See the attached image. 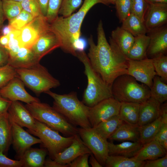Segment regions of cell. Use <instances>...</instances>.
<instances>
[{
    "label": "cell",
    "mask_w": 167,
    "mask_h": 167,
    "mask_svg": "<svg viewBox=\"0 0 167 167\" xmlns=\"http://www.w3.org/2000/svg\"><path fill=\"white\" fill-rule=\"evenodd\" d=\"M97 35L96 45L92 36L88 38L89 48L87 55L92 68L111 87L117 78L127 74V59L111 47L106 39L101 20L98 24Z\"/></svg>",
    "instance_id": "6da1fadb"
},
{
    "label": "cell",
    "mask_w": 167,
    "mask_h": 167,
    "mask_svg": "<svg viewBox=\"0 0 167 167\" xmlns=\"http://www.w3.org/2000/svg\"><path fill=\"white\" fill-rule=\"evenodd\" d=\"M99 3L102 4L101 0H84L76 13L66 17L58 16L50 24L51 29L59 40L60 47L64 52L76 57L83 21L89 10Z\"/></svg>",
    "instance_id": "7a4b0ae2"
},
{
    "label": "cell",
    "mask_w": 167,
    "mask_h": 167,
    "mask_svg": "<svg viewBox=\"0 0 167 167\" xmlns=\"http://www.w3.org/2000/svg\"><path fill=\"white\" fill-rule=\"evenodd\" d=\"M45 93L53 99L52 107L70 123L83 128L92 127L88 118L90 107L78 99L76 92L61 95L49 90Z\"/></svg>",
    "instance_id": "3957f363"
},
{
    "label": "cell",
    "mask_w": 167,
    "mask_h": 167,
    "mask_svg": "<svg viewBox=\"0 0 167 167\" xmlns=\"http://www.w3.org/2000/svg\"><path fill=\"white\" fill-rule=\"evenodd\" d=\"M76 57L84 66V72L88 80L87 86L83 96V103L92 107L104 99L113 97L111 87L92 68L84 51H77Z\"/></svg>",
    "instance_id": "277c9868"
},
{
    "label": "cell",
    "mask_w": 167,
    "mask_h": 167,
    "mask_svg": "<svg viewBox=\"0 0 167 167\" xmlns=\"http://www.w3.org/2000/svg\"><path fill=\"white\" fill-rule=\"evenodd\" d=\"M25 106L35 119L61 133L64 136L78 134V128L70 123L49 104L40 101L26 104Z\"/></svg>",
    "instance_id": "5b68a950"
},
{
    "label": "cell",
    "mask_w": 167,
    "mask_h": 167,
    "mask_svg": "<svg viewBox=\"0 0 167 167\" xmlns=\"http://www.w3.org/2000/svg\"><path fill=\"white\" fill-rule=\"evenodd\" d=\"M113 97L120 102L141 103L150 97V88L139 84L127 74L121 75L114 80L111 87Z\"/></svg>",
    "instance_id": "8992f818"
},
{
    "label": "cell",
    "mask_w": 167,
    "mask_h": 167,
    "mask_svg": "<svg viewBox=\"0 0 167 167\" xmlns=\"http://www.w3.org/2000/svg\"><path fill=\"white\" fill-rule=\"evenodd\" d=\"M16 76L35 94L39 95L60 85L46 68L40 63L28 68L15 69Z\"/></svg>",
    "instance_id": "52a82bcc"
},
{
    "label": "cell",
    "mask_w": 167,
    "mask_h": 167,
    "mask_svg": "<svg viewBox=\"0 0 167 167\" xmlns=\"http://www.w3.org/2000/svg\"><path fill=\"white\" fill-rule=\"evenodd\" d=\"M26 131L40 139L41 141V147L47 150L49 158L53 160L72 143L74 138V135L62 136L59 132L36 120L35 129L32 131L27 129Z\"/></svg>",
    "instance_id": "ba28073f"
},
{
    "label": "cell",
    "mask_w": 167,
    "mask_h": 167,
    "mask_svg": "<svg viewBox=\"0 0 167 167\" xmlns=\"http://www.w3.org/2000/svg\"><path fill=\"white\" fill-rule=\"evenodd\" d=\"M78 134L100 163L105 166L109 156L108 142L92 127L78 128Z\"/></svg>",
    "instance_id": "9c48e42d"
},
{
    "label": "cell",
    "mask_w": 167,
    "mask_h": 167,
    "mask_svg": "<svg viewBox=\"0 0 167 167\" xmlns=\"http://www.w3.org/2000/svg\"><path fill=\"white\" fill-rule=\"evenodd\" d=\"M50 28L45 17L41 15L34 18L19 30V40L21 47L31 49L40 36Z\"/></svg>",
    "instance_id": "30bf717a"
},
{
    "label": "cell",
    "mask_w": 167,
    "mask_h": 167,
    "mask_svg": "<svg viewBox=\"0 0 167 167\" xmlns=\"http://www.w3.org/2000/svg\"><path fill=\"white\" fill-rule=\"evenodd\" d=\"M127 74L134 77L150 88L156 75L152 59L146 58L140 60L127 59Z\"/></svg>",
    "instance_id": "8fae6325"
},
{
    "label": "cell",
    "mask_w": 167,
    "mask_h": 167,
    "mask_svg": "<svg viewBox=\"0 0 167 167\" xmlns=\"http://www.w3.org/2000/svg\"><path fill=\"white\" fill-rule=\"evenodd\" d=\"M121 102L113 97L104 99L90 107L88 118L92 127L112 116L118 115Z\"/></svg>",
    "instance_id": "7c38bea8"
},
{
    "label": "cell",
    "mask_w": 167,
    "mask_h": 167,
    "mask_svg": "<svg viewBox=\"0 0 167 167\" xmlns=\"http://www.w3.org/2000/svg\"><path fill=\"white\" fill-rule=\"evenodd\" d=\"M10 121L12 127V144L16 152V158L19 160L26 151L32 145L38 143L41 144V141L40 139L32 135L22 127Z\"/></svg>",
    "instance_id": "4fadbf2b"
},
{
    "label": "cell",
    "mask_w": 167,
    "mask_h": 167,
    "mask_svg": "<svg viewBox=\"0 0 167 167\" xmlns=\"http://www.w3.org/2000/svg\"><path fill=\"white\" fill-rule=\"evenodd\" d=\"M24 85L19 78L15 77L0 89V94L12 102L20 101L28 104L40 101L38 98L33 96L27 92Z\"/></svg>",
    "instance_id": "5bb4252c"
},
{
    "label": "cell",
    "mask_w": 167,
    "mask_h": 167,
    "mask_svg": "<svg viewBox=\"0 0 167 167\" xmlns=\"http://www.w3.org/2000/svg\"><path fill=\"white\" fill-rule=\"evenodd\" d=\"M150 38L147 57L149 58L165 55L167 50V27L165 25L147 32Z\"/></svg>",
    "instance_id": "9a60e30c"
},
{
    "label": "cell",
    "mask_w": 167,
    "mask_h": 167,
    "mask_svg": "<svg viewBox=\"0 0 167 167\" xmlns=\"http://www.w3.org/2000/svg\"><path fill=\"white\" fill-rule=\"evenodd\" d=\"M167 22V3L148 4L144 23L148 32L166 25Z\"/></svg>",
    "instance_id": "2e32d148"
},
{
    "label": "cell",
    "mask_w": 167,
    "mask_h": 167,
    "mask_svg": "<svg viewBox=\"0 0 167 167\" xmlns=\"http://www.w3.org/2000/svg\"><path fill=\"white\" fill-rule=\"evenodd\" d=\"M8 113L9 119L20 126L31 131L35 129V119L25 106L19 101L11 102Z\"/></svg>",
    "instance_id": "e0dca14e"
},
{
    "label": "cell",
    "mask_w": 167,
    "mask_h": 167,
    "mask_svg": "<svg viewBox=\"0 0 167 167\" xmlns=\"http://www.w3.org/2000/svg\"><path fill=\"white\" fill-rule=\"evenodd\" d=\"M60 46L59 40L50 28L40 36L31 49L41 60L45 55Z\"/></svg>",
    "instance_id": "ac0fdd59"
},
{
    "label": "cell",
    "mask_w": 167,
    "mask_h": 167,
    "mask_svg": "<svg viewBox=\"0 0 167 167\" xmlns=\"http://www.w3.org/2000/svg\"><path fill=\"white\" fill-rule=\"evenodd\" d=\"M134 40L135 37L128 32L118 27L111 32L109 44L113 50L126 57Z\"/></svg>",
    "instance_id": "d6986e66"
},
{
    "label": "cell",
    "mask_w": 167,
    "mask_h": 167,
    "mask_svg": "<svg viewBox=\"0 0 167 167\" xmlns=\"http://www.w3.org/2000/svg\"><path fill=\"white\" fill-rule=\"evenodd\" d=\"M92 152L78 134L74 135L72 143L56 156L54 160L62 164H68L79 156Z\"/></svg>",
    "instance_id": "ffe728a7"
},
{
    "label": "cell",
    "mask_w": 167,
    "mask_h": 167,
    "mask_svg": "<svg viewBox=\"0 0 167 167\" xmlns=\"http://www.w3.org/2000/svg\"><path fill=\"white\" fill-rule=\"evenodd\" d=\"M161 105L151 97L140 103L138 126H143L157 118L160 114Z\"/></svg>",
    "instance_id": "44dd1931"
},
{
    "label": "cell",
    "mask_w": 167,
    "mask_h": 167,
    "mask_svg": "<svg viewBox=\"0 0 167 167\" xmlns=\"http://www.w3.org/2000/svg\"><path fill=\"white\" fill-rule=\"evenodd\" d=\"M40 60L31 49L21 47L14 55L9 58L8 63L15 69L28 68L39 63Z\"/></svg>",
    "instance_id": "7402d4cb"
},
{
    "label": "cell",
    "mask_w": 167,
    "mask_h": 167,
    "mask_svg": "<svg viewBox=\"0 0 167 167\" xmlns=\"http://www.w3.org/2000/svg\"><path fill=\"white\" fill-rule=\"evenodd\" d=\"M143 144L139 141H124L118 144L108 142L109 155H119L128 157L135 156Z\"/></svg>",
    "instance_id": "603a6c76"
},
{
    "label": "cell",
    "mask_w": 167,
    "mask_h": 167,
    "mask_svg": "<svg viewBox=\"0 0 167 167\" xmlns=\"http://www.w3.org/2000/svg\"><path fill=\"white\" fill-rule=\"evenodd\" d=\"M166 152L157 141L153 139L143 144L137 154L133 157L141 161L154 160L164 156Z\"/></svg>",
    "instance_id": "cb8c5ba5"
},
{
    "label": "cell",
    "mask_w": 167,
    "mask_h": 167,
    "mask_svg": "<svg viewBox=\"0 0 167 167\" xmlns=\"http://www.w3.org/2000/svg\"><path fill=\"white\" fill-rule=\"evenodd\" d=\"M47 154V150L43 148L31 147L26 151L20 160L23 161L24 167H43Z\"/></svg>",
    "instance_id": "d4e9b609"
},
{
    "label": "cell",
    "mask_w": 167,
    "mask_h": 167,
    "mask_svg": "<svg viewBox=\"0 0 167 167\" xmlns=\"http://www.w3.org/2000/svg\"><path fill=\"white\" fill-rule=\"evenodd\" d=\"M149 41V37L146 34L135 37L133 45L126 56L127 59L140 60L147 58V53Z\"/></svg>",
    "instance_id": "484cf974"
},
{
    "label": "cell",
    "mask_w": 167,
    "mask_h": 167,
    "mask_svg": "<svg viewBox=\"0 0 167 167\" xmlns=\"http://www.w3.org/2000/svg\"><path fill=\"white\" fill-rule=\"evenodd\" d=\"M12 143L11 123L8 113L0 115V151L6 155Z\"/></svg>",
    "instance_id": "4316f807"
},
{
    "label": "cell",
    "mask_w": 167,
    "mask_h": 167,
    "mask_svg": "<svg viewBox=\"0 0 167 167\" xmlns=\"http://www.w3.org/2000/svg\"><path fill=\"white\" fill-rule=\"evenodd\" d=\"M118 116L126 123L133 126H138L140 103L122 102Z\"/></svg>",
    "instance_id": "83f0119b"
},
{
    "label": "cell",
    "mask_w": 167,
    "mask_h": 167,
    "mask_svg": "<svg viewBox=\"0 0 167 167\" xmlns=\"http://www.w3.org/2000/svg\"><path fill=\"white\" fill-rule=\"evenodd\" d=\"M139 138L138 126H132L123 122L108 139L119 141L136 142L139 141Z\"/></svg>",
    "instance_id": "f1b7e54d"
},
{
    "label": "cell",
    "mask_w": 167,
    "mask_h": 167,
    "mask_svg": "<svg viewBox=\"0 0 167 167\" xmlns=\"http://www.w3.org/2000/svg\"><path fill=\"white\" fill-rule=\"evenodd\" d=\"M121 27L135 37L146 34L148 30L144 22L139 17L131 13L122 22Z\"/></svg>",
    "instance_id": "f546056e"
},
{
    "label": "cell",
    "mask_w": 167,
    "mask_h": 167,
    "mask_svg": "<svg viewBox=\"0 0 167 167\" xmlns=\"http://www.w3.org/2000/svg\"><path fill=\"white\" fill-rule=\"evenodd\" d=\"M162 123V117L160 112L159 116L155 120L141 126H139V141L144 144L153 140L159 131Z\"/></svg>",
    "instance_id": "4dcf8cb0"
},
{
    "label": "cell",
    "mask_w": 167,
    "mask_h": 167,
    "mask_svg": "<svg viewBox=\"0 0 167 167\" xmlns=\"http://www.w3.org/2000/svg\"><path fill=\"white\" fill-rule=\"evenodd\" d=\"M123 122L118 115H115L101 122L94 128L103 137L107 139Z\"/></svg>",
    "instance_id": "1f68e13d"
},
{
    "label": "cell",
    "mask_w": 167,
    "mask_h": 167,
    "mask_svg": "<svg viewBox=\"0 0 167 167\" xmlns=\"http://www.w3.org/2000/svg\"><path fill=\"white\" fill-rule=\"evenodd\" d=\"M145 162L146 161H140L133 157L109 155L105 166L106 167H143Z\"/></svg>",
    "instance_id": "d6a6232c"
},
{
    "label": "cell",
    "mask_w": 167,
    "mask_h": 167,
    "mask_svg": "<svg viewBox=\"0 0 167 167\" xmlns=\"http://www.w3.org/2000/svg\"><path fill=\"white\" fill-rule=\"evenodd\" d=\"M150 97L161 104L167 100V85L159 76L156 75L150 88Z\"/></svg>",
    "instance_id": "836d02e7"
},
{
    "label": "cell",
    "mask_w": 167,
    "mask_h": 167,
    "mask_svg": "<svg viewBox=\"0 0 167 167\" xmlns=\"http://www.w3.org/2000/svg\"><path fill=\"white\" fill-rule=\"evenodd\" d=\"M5 17L9 20L18 15L23 10L21 2L11 0H2Z\"/></svg>",
    "instance_id": "e575fe53"
},
{
    "label": "cell",
    "mask_w": 167,
    "mask_h": 167,
    "mask_svg": "<svg viewBox=\"0 0 167 167\" xmlns=\"http://www.w3.org/2000/svg\"><path fill=\"white\" fill-rule=\"evenodd\" d=\"M156 75L165 82L167 81V56L161 55L152 58Z\"/></svg>",
    "instance_id": "d590c367"
},
{
    "label": "cell",
    "mask_w": 167,
    "mask_h": 167,
    "mask_svg": "<svg viewBox=\"0 0 167 167\" xmlns=\"http://www.w3.org/2000/svg\"><path fill=\"white\" fill-rule=\"evenodd\" d=\"M30 14L22 10L17 16L9 20V24L14 30H19L34 19Z\"/></svg>",
    "instance_id": "8d00e7d4"
},
{
    "label": "cell",
    "mask_w": 167,
    "mask_h": 167,
    "mask_svg": "<svg viewBox=\"0 0 167 167\" xmlns=\"http://www.w3.org/2000/svg\"><path fill=\"white\" fill-rule=\"evenodd\" d=\"M82 0H63L58 14L64 17L70 16L81 5Z\"/></svg>",
    "instance_id": "74e56055"
},
{
    "label": "cell",
    "mask_w": 167,
    "mask_h": 167,
    "mask_svg": "<svg viewBox=\"0 0 167 167\" xmlns=\"http://www.w3.org/2000/svg\"><path fill=\"white\" fill-rule=\"evenodd\" d=\"M114 4L119 21L122 22L131 13V0H116Z\"/></svg>",
    "instance_id": "f35d334b"
},
{
    "label": "cell",
    "mask_w": 167,
    "mask_h": 167,
    "mask_svg": "<svg viewBox=\"0 0 167 167\" xmlns=\"http://www.w3.org/2000/svg\"><path fill=\"white\" fill-rule=\"evenodd\" d=\"M162 123L158 132L153 139L157 141L165 149L167 150V112H163L161 113Z\"/></svg>",
    "instance_id": "ab89813d"
},
{
    "label": "cell",
    "mask_w": 167,
    "mask_h": 167,
    "mask_svg": "<svg viewBox=\"0 0 167 167\" xmlns=\"http://www.w3.org/2000/svg\"><path fill=\"white\" fill-rule=\"evenodd\" d=\"M16 76L15 69L8 63L0 66V89Z\"/></svg>",
    "instance_id": "60d3db41"
},
{
    "label": "cell",
    "mask_w": 167,
    "mask_h": 167,
    "mask_svg": "<svg viewBox=\"0 0 167 167\" xmlns=\"http://www.w3.org/2000/svg\"><path fill=\"white\" fill-rule=\"evenodd\" d=\"M19 30H14L8 34L9 41L4 48L8 53L9 58L14 55L21 47L19 40Z\"/></svg>",
    "instance_id": "b9f144b4"
},
{
    "label": "cell",
    "mask_w": 167,
    "mask_h": 167,
    "mask_svg": "<svg viewBox=\"0 0 167 167\" xmlns=\"http://www.w3.org/2000/svg\"><path fill=\"white\" fill-rule=\"evenodd\" d=\"M148 5L145 0H131V13L137 16L143 22Z\"/></svg>",
    "instance_id": "7bdbcfd3"
},
{
    "label": "cell",
    "mask_w": 167,
    "mask_h": 167,
    "mask_svg": "<svg viewBox=\"0 0 167 167\" xmlns=\"http://www.w3.org/2000/svg\"><path fill=\"white\" fill-rule=\"evenodd\" d=\"M63 0H49L45 17L50 24L58 16Z\"/></svg>",
    "instance_id": "ee69618b"
},
{
    "label": "cell",
    "mask_w": 167,
    "mask_h": 167,
    "mask_svg": "<svg viewBox=\"0 0 167 167\" xmlns=\"http://www.w3.org/2000/svg\"><path fill=\"white\" fill-rule=\"evenodd\" d=\"M21 4L23 10L30 14L33 18L42 15L36 0H23Z\"/></svg>",
    "instance_id": "f6af8a7d"
},
{
    "label": "cell",
    "mask_w": 167,
    "mask_h": 167,
    "mask_svg": "<svg viewBox=\"0 0 167 167\" xmlns=\"http://www.w3.org/2000/svg\"><path fill=\"white\" fill-rule=\"evenodd\" d=\"M23 163L21 160H15L7 157L0 151V167H22Z\"/></svg>",
    "instance_id": "bcb514c9"
},
{
    "label": "cell",
    "mask_w": 167,
    "mask_h": 167,
    "mask_svg": "<svg viewBox=\"0 0 167 167\" xmlns=\"http://www.w3.org/2000/svg\"><path fill=\"white\" fill-rule=\"evenodd\" d=\"M91 154L80 155L68 164L69 167H89L88 158Z\"/></svg>",
    "instance_id": "7dc6e473"
},
{
    "label": "cell",
    "mask_w": 167,
    "mask_h": 167,
    "mask_svg": "<svg viewBox=\"0 0 167 167\" xmlns=\"http://www.w3.org/2000/svg\"><path fill=\"white\" fill-rule=\"evenodd\" d=\"M167 154L160 158L146 161L143 167H167Z\"/></svg>",
    "instance_id": "c3c4849f"
},
{
    "label": "cell",
    "mask_w": 167,
    "mask_h": 167,
    "mask_svg": "<svg viewBox=\"0 0 167 167\" xmlns=\"http://www.w3.org/2000/svg\"><path fill=\"white\" fill-rule=\"evenodd\" d=\"M12 101L3 97L0 94V115L8 113V109Z\"/></svg>",
    "instance_id": "681fc988"
},
{
    "label": "cell",
    "mask_w": 167,
    "mask_h": 167,
    "mask_svg": "<svg viewBox=\"0 0 167 167\" xmlns=\"http://www.w3.org/2000/svg\"><path fill=\"white\" fill-rule=\"evenodd\" d=\"M9 60L8 53L5 49L0 44V66L7 64Z\"/></svg>",
    "instance_id": "f907efd6"
},
{
    "label": "cell",
    "mask_w": 167,
    "mask_h": 167,
    "mask_svg": "<svg viewBox=\"0 0 167 167\" xmlns=\"http://www.w3.org/2000/svg\"><path fill=\"white\" fill-rule=\"evenodd\" d=\"M44 167H69L68 164L59 163L54 160L49 158L45 160Z\"/></svg>",
    "instance_id": "816d5d0a"
},
{
    "label": "cell",
    "mask_w": 167,
    "mask_h": 167,
    "mask_svg": "<svg viewBox=\"0 0 167 167\" xmlns=\"http://www.w3.org/2000/svg\"><path fill=\"white\" fill-rule=\"evenodd\" d=\"M41 9L42 15L44 16L46 15L49 0H36Z\"/></svg>",
    "instance_id": "f5cc1de1"
},
{
    "label": "cell",
    "mask_w": 167,
    "mask_h": 167,
    "mask_svg": "<svg viewBox=\"0 0 167 167\" xmlns=\"http://www.w3.org/2000/svg\"><path fill=\"white\" fill-rule=\"evenodd\" d=\"M89 163L92 167H103L92 154L89 156Z\"/></svg>",
    "instance_id": "db71d44e"
},
{
    "label": "cell",
    "mask_w": 167,
    "mask_h": 167,
    "mask_svg": "<svg viewBox=\"0 0 167 167\" xmlns=\"http://www.w3.org/2000/svg\"><path fill=\"white\" fill-rule=\"evenodd\" d=\"M14 30L12 27L9 24L3 26L0 32L2 35H8L12 31Z\"/></svg>",
    "instance_id": "11a10c76"
},
{
    "label": "cell",
    "mask_w": 167,
    "mask_h": 167,
    "mask_svg": "<svg viewBox=\"0 0 167 167\" xmlns=\"http://www.w3.org/2000/svg\"><path fill=\"white\" fill-rule=\"evenodd\" d=\"M9 40V35L0 36V44L4 48L8 44Z\"/></svg>",
    "instance_id": "9f6ffc18"
},
{
    "label": "cell",
    "mask_w": 167,
    "mask_h": 167,
    "mask_svg": "<svg viewBox=\"0 0 167 167\" xmlns=\"http://www.w3.org/2000/svg\"><path fill=\"white\" fill-rule=\"evenodd\" d=\"M5 16L2 8V0H0V32L3 26Z\"/></svg>",
    "instance_id": "6f0895ef"
},
{
    "label": "cell",
    "mask_w": 167,
    "mask_h": 167,
    "mask_svg": "<svg viewBox=\"0 0 167 167\" xmlns=\"http://www.w3.org/2000/svg\"><path fill=\"white\" fill-rule=\"evenodd\" d=\"M148 3H167V0H145Z\"/></svg>",
    "instance_id": "680465c9"
},
{
    "label": "cell",
    "mask_w": 167,
    "mask_h": 167,
    "mask_svg": "<svg viewBox=\"0 0 167 167\" xmlns=\"http://www.w3.org/2000/svg\"><path fill=\"white\" fill-rule=\"evenodd\" d=\"M102 4L105 5H109L110 4H114L116 0H101Z\"/></svg>",
    "instance_id": "91938a15"
},
{
    "label": "cell",
    "mask_w": 167,
    "mask_h": 167,
    "mask_svg": "<svg viewBox=\"0 0 167 167\" xmlns=\"http://www.w3.org/2000/svg\"><path fill=\"white\" fill-rule=\"evenodd\" d=\"M13 1L21 2L23 0H11Z\"/></svg>",
    "instance_id": "94428289"
}]
</instances>
